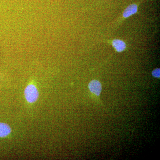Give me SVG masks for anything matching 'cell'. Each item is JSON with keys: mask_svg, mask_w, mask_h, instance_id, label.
Here are the masks:
<instances>
[{"mask_svg": "<svg viewBox=\"0 0 160 160\" xmlns=\"http://www.w3.org/2000/svg\"><path fill=\"white\" fill-rule=\"evenodd\" d=\"M26 100L29 103H33L37 101L39 97V92L35 86L30 84L26 87L25 90Z\"/></svg>", "mask_w": 160, "mask_h": 160, "instance_id": "6da1fadb", "label": "cell"}, {"mask_svg": "<svg viewBox=\"0 0 160 160\" xmlns=\"http://www.w3.org/2000/svg\"><path fill=\"white\" fill-rule=\"evenodd\" d=\"M89 88L91 92L97 96H99L102 91V85L99 81L93 80L91 81L89 84Z\"/></svg>", "mask_w": 160, "mask_h": 160, "instance_id": "7a4b0ae2", "label": "cell"}, {"mask_svg": "<svg viewBox=\"0 0 160 160\" xmlns=\"http://www.w3.org/2000/svg\"><path fill=\"white\" fill-rule=\"evenodd\" d=\"M138 6L136 4H132L126 8L123 12L124 18H128L137 12Z\"/></svg>", "mask_w": 160, "mask_h": 160, "instance_id": "3957f363", "label": "cell"}, {"mask_svg": "<svg viewBox=\"0 0 160 160\" xmlns=\"http://www.w3.org/2000/svg\"><path fill=\"white\" fill-rule=\"evenodd\" d=\"M10 126L5 123L0 122V137H6L11 133Z\"/></svg>", "mask_w": 160, "mask_h": 160, "instance_id": "277c9868", "label": "cell"}, {"mask_svg": "<svg viewBox=\"0 0 160 160\" xmlns=\"http://www.w3.org/2000/svg\"><path fill=\"white\" fill-rule=\"evenodd\" d=\"M112 46L116 50L119 52L124 51L126 48V45L121 40L115 39L112 42Z\"/></svg>", "mask_w": 160, "mask_h": 160, "instance_id": "5b68a950", "label": "cell"}, {"mask_svg": "<svg viewBox=\"0 0 160 160\" xmlns=\"http://www.w3.org/2000/svg\"><path fill=\"white\" fill-rule=\"evenodd\" d=\"M152 74L153 77L156 78H160V69H156L153 70L152 72Z\"/></svg>", "mask_w": 160, "mask_h": 160, "instance_id": "8992f818", "label": "cell"}]
</instances>
